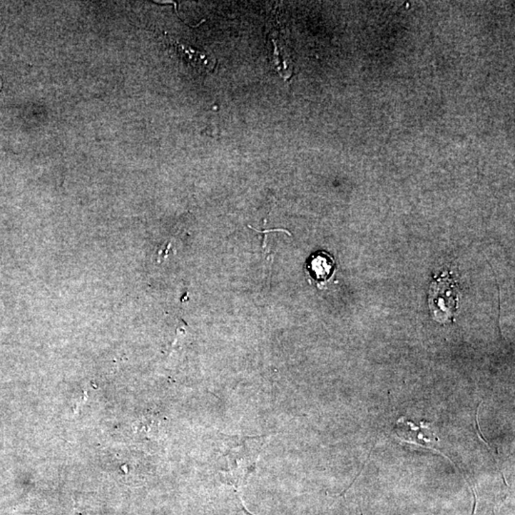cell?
I'll return each mask as SVG.
<instances>
[{
    "instance_id": "obj_2",
    "label": "cell",
    "mask_w": 515,
    "mask_h": 515,
    "mask_svg": "<svg viewBox=\"0 0 515 515\" xmlns=\"http://www.w3.org/2000/svg\"><path fill=\"white\" fill-rule=\"evenodd\" d=\"M308 270L316 281H327L334 270V261L328 254L318 252L310 259Z\"/></svg>"
},
{
    "instance_id": "obj_3",
    "label": "cell",
    "mask_w": 515,
    "mask_h": 515,
    "mask_svg": "<svg viewBox=\"0 0 515 515\" xmlns=\"http://www.w3.org/2000/svg\"><path fill=\"white\" fill-rule=\"evenodd\" d=\"M175 44L176 48H178L179 53L181 54V57L185 59L191 66L195 67V68L199 70H203V71H212L214 67H215V63L212 61V59L206 56L205 54L195 51L193 49L185 48V47L179 43Z\"/></svg>"
},
{
    "instance_id": "obj_1",
    "label": "cell",
    "mask_w": 515,
    "mask_h": 515,
    "mask_svg": "<svg viewBox=\"0 0 515 515\" xmlns=\"http://www.w3.org/2000/svg\"><path fill=\"white\" fill-rule=\"evenodd\" d=\"M458 290L450 278L437 279L430 286L429 305L434 319L447 322L457 310Z\"/></svg>"
},
{
    "instance_id": "obj_4",
    "label": "cell",
    "mask_w": 515,
    "mask_h": 515,
    "mask_svg": "<svg viewBox=\"0 0 515 515\" xmlns=\"http://www.w3.org/2000/svg\"><path fill=\"white\" fill-rule=\"evenodd\" d=\"M0 88H1V81H0Z\"/></svg>"
}]
</instances>
